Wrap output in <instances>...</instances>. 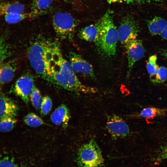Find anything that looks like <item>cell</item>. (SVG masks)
Instances as JSON below:
<instances>
[{
    "label": "cell",
    "mask_w": 167,
    "mask_h": 167,
    "mask_svg": "<svg viewBox=\"0 0 167 167\" xmlns=\"http://www.w3.org/2000/svg\"><path fill=\"white\" fill-rule=\"evenodd\" d=\"M48 72V81L65 89L87 94L97 92L96 88L86 86L80 81L70 62L63 57L59 43L54 48Z\"/></svg>",
    "instance_id": "1"
},
{
    "label": "cell",
    "mask_w": 167,
    "mask_h": 167,
    "mask_svg": "<svg viewBox=\"0 0 167 167\" xmlns=\"http://www.w3.org/2000/svg\"><path fill=\"white\" fill-rule=\"evenodd\" d=\"M56 41L40 38L30 45L27 50V55L30 65L40 77L48 81V68Z\"/></svg>",
    "instance_id": "2"
},
{
    "label": "cell",
    "mask_w": 167,
    "mask_h": 167,
    "mask_svg": "<svg viewBox=\"0 0 167 167\" xmlns=\"http://www.w3.org/2000/svg\"><path fill=\"white\" fill-rule=\"evenodd\" d=\"M98 21L99 34L95 44L105 56H113L116 54L119 39L117 28L113 22L111 13L107 12Z\"/></svg>",
    "instance_id": "3"
},
{
    "label": "cell",
    "mask_w": 167,
    "mask_h": 167,
    "mask_svg": "<svg viewBox=\"0 0 167 167\" xmlns=\"http://www.w3.org/2000/svg\"><path fill=\"white\" fill-rule=\"evenodd\" d=\"M77 162L79 167L103 166L104 159L101 151L94 138L79 148L77 153Z\"/></svg>",
    "instance_id": "4"
},
{
    "label": "cell",
    "mask_w": 167,
    "mask_h": 167,
    "mask_svg": "<svg viewBox=\"0 0 167 167\" xmlns=\"http://www.w3.org/2000/svg\"><path fill=\"white\" fill-rule=\"evenodd\" d=\"M53 24L54 31L59 38L71 40L77 26V22L70 14L59 12L53 17Z\"/></svg>",
    "instance_id": "5"
},
{
    "label": "cell",
    "mask_w": 167,
    "mask_h": 167,
    "mask_svg": "<svg viewBox=\"0 0 167 167\" xmlns=\"http://www.w3.org/2000/svg\"><path fill=\"white\" fill-rule=\"evenodd\" d=\"M117 30L119 41L124 45L129 40L136 39L140 31L138 23L129 15L123 18Z\"/></svg>",
    "instance_id": "6"
},
{
    "label": "cell",
    "mask_w": 167,
    "mask_h": 167,
    "mask_svg": "<svg viewBox=\"0 0 167 167\" xmlns=\"http://www.w3.org/2000/svg\"><path fill=\"white\" fill-rule=\"evenodd\" d=\"M106 128L113 140L124 138L130 132L129 127L125 121L116 114L107 116Z\"/></svg>",
    "instance_id": "7"
},
{
    "label": "cell",
    "mask_w": 167,
    "mask_h": 167,
    "mask_svg": "<svg viewBox=\"0 0 167 167\" xmlns=\"http://www.w3.org/2000/svg\"><path fill=\"white\" fill-rule=\"evenodd\" d=\"M128 60V77L135 62L142 58L145 54V49L142 40L136 38L128 41L125 44Z\"/></svg>",
    "instance_id": "8"
},
{
    "label": "cell",
    "mask_w": 167,
    "mask_h": 167,
    "mask_svg": "<svg viewBox=\"0 0 167 167\" xmlns=\"http://www.w3.org/2000/svg\"><path fill=\"white\" fill-rule=\"evenodd\" d=\"M34 81L32 75L24 74L17 80L13 88L15 94L20 97L27 105L28 104L30 95L35 86Z\"/></svg>",
    "instance_id": "9"
},
{
    "label": "cell",
    "mask_w": 167,
    "mask_h": 167,
    "mask_svg": "<svg viewBox=\"0 0 167 167\" xmlns=\"http://www.w3.org/2000/svg\"><path fill=\"white\" fill-rule=\"evenodd\" d=\"M70 62L74 71L81 73L92 78L95 77L92 65L79 54L73 52L69 53Z\"/></svg>",
    "instance_id": "10"
},
{
    "label": "cell",
    "mask_w": 167,
    "mask_h": 167,
    "mask_svg": "<svg viewBox=\"0 0 167 167\" xmlns=\"http://www.w3.org/2000/svg\"><path fill=\"white\" fill-rule=\"evenodd\" d=\"M19 108L11 99L1 92L0 97V118L5 117L15 118L17 116Z\"/></svg>",
    "instance_id": "11"
},
{
    "label": "cell",
    "mask_w": 167,
    "mask_h": 167,
    "mask_svg": "<svg viewBox=\"0 0 167 167\" xmlns=\"http://www.w3.org/2000/svg\"><path fill=\"white\" fill-rule=\"evenodd\" d=\"M71 117L69 109L64 104L59 106L52 113L50 116L51 122L57 126H61L66 128Z\"/></svg>",
    "instance_id": "12"
},
{
    "label": "cell",
    "mask_w": 167,
    "mask_h": 167,
    "mask_svg": "<svg viewBox=\"0 0 167 167\" xmlns=\"http://www.w3.org/2000/svg\"><path fill=\"white\" fill-rule=\"evenodd\" d=\"M17 68V62L15 60L1 63L0 82L1 85L8 83L12 79Z\"/></svg>",
    "instance_id": "13"
},
{
    "label": "cell",
    "mask_w": 167,
    "mask_h": 167,
    "mask_svg": "<svg viewBox=\"0 0 167 167\" xmlns=\"http://www.w3.org/2000/svg\"><path fill=\"white\" fill-rule=\"evenodd\" d=\"M99 34L98 21L94 24L88 26L80 30L78 36L81 39L86 41L94 42L96 44L97 41Z\"/></svg>",
    "instance_id": "14"
},
{
    "label": "cell",
    "mask_w": 167,
    "mask_h": 167,
    "mask_svg": "<svg viewBox=\"0 0 167 167\" xmlns=\"http://www.w3.org/2000/svg\"><path fill=\"white\" fill-rule=\"evenodd\" d=\"M25 7L21 3L18 2H3L1 4V15L14 13L24 12Z\"/></svg>",
    "instance_id": "15"
},
{
    "label": "cell",
    "mask_w": 167,
    "mask_h": 167,
    "mask_svg": "<svg viewBox=\"0 0 167 167\" xmlns=\"http://www.w3.org/2000/svg\"><path fill=\"white\" fill-rule=\"evenodd\" d=\"M167 21L164 19L156 16L148 21V27L150 34L152 35L160 34L166 26Z\"/></svg>",
    "instance_id": "16"
},
{
    "label": "cell",
    "mask_w": 167,
    "mask_h": 167,
    "mask_svg": "<svg viewBox=\"0 0 167 167\" xmlns=\"http://www.w3.org/2000/svg\"><path fill=\"white\" fill-rule=\"evenodd\" d=\"M41 13L32 11L30 13H18L6 14L3 15L6 22L9 24H14L26 19L32 18Z\"/></svg>",
    "instance_id": "17"
},
{
    "label": "cell",
    "mask_w": 167,
    "mask_h": 167,
    "mask_svg": "<svg viewBox=\"0 0 167 167\" xmlns=\"http://www.w3.org/2000/svg\"><path fill=\"white\" fill-rule=\"evenodd\" d=\"M167 112V109L149 107L143 109L137 114V116L143 118H152L164 115Z\"/></svg>",
    "instance_id": "18"
},
{
    "label": "cell",
    "mask_w": 167,
    "mask_h": 167,
    "mask_svg": "<svg viewBox=\"0 0 167 167\" xmlns=\"http://www.w3.org/2000/svg\"><path fill=\"white\" fill-rule=\"evenodd\" d=\"M24 121L27 125L32 127H37L46 124L40 117L33 113L27 114L24 117Z\"/></svg>",
    "instance_id": "19"
},
{
    "label": "cell",
    "mask_w": 167,
    "mask_h": 167,
    "mask_svg": "<svg viewBox=\"0 0 167 167\" xmlns=\"http://www.w3.org/2000/svg\"><path fill=\"white\" fill-rule=\"evenodd\" d=\"M17 122L15 118L5 117L0 118V130L1 132H5L11 131Z\"/></svg>",
    "instance_id": "20"
},
{
    "label": "cell",
    "mask_w": 167,
    "mask_h": 167,
    "mask_svg": "<svg viewBox=\"0 0 167 167\" xmlns=\"http://www.w3.org/2000/svg\"><path fill=\"white\" fill-rule=\"evenodd\" d=\"M30 98L33 107L37 110L40 109L43 98L40 90L35 86L32 91Z\"/></svg>",
    "instance_id": "21"
},
{
    "label": "cell",
    "mask_w": 167,
    "mask_h": 167,
    "mask_svg": "<svg viewBox=\"0 0 167 167\" xmlns=\"http://www.w3.org/2000/svg\"><path fill=\"white\" fill-rule=\"evenodd\" d=\"M54 0H34L32 9L33 11L42 13L51 5Z\"/></svg>",
    "instance_id": "22"
},
{
    "label": "cell",
    "mask_w": 167,
    "mask_h": 167,
    "mask_svg": "<svg viewBox=\"0 0 167 167\" xmlns=\"http://www.w3.org/2000/svg\"><path fill=\"white\" fill-rule=\"evenodd\" d=\"M157 57L156 55L150 56L147 63L146 68L150 77L154 76L156 74L159 67L156 63Z\"/></svg>",
    "instance_id": "23"
},
{
    "label": "cell",
    "mask_w": 167,
    "mask_h": 167,
    "mask_svg": "<svg viewBox=\"0 0 167 167\" xmlns=\"http://www.w3.org/2000/svg\"><path fill=\"white\" fill-rule=\"evenodd\" d=\"M150 79L153 83H161L165 81L167 79V68L164 66L160 67L156 75L150 78Z\"/></svg>",
    "instance_id": "24"
},
{
    "label": "cell",
    "mask_w": 167,
    "mask_h": 167,
    "mask_svg": "<svg viewBox=\"0 0 167 167\" xmlns=\"http://www.w3.org/2000/svg\"><path fill=\"white\" fill-rule=\"evenodd\" d=\"M0 63L13 54L11 49L10 45L6 43L2 38L0 40Z\"/></svg>",
    "instance_id": "25"
},
{
    "label": "cell",
    "mask_w": 167,
    "mask_h": 167,
    "mask_svg": "<svg viewBox=\"0 0 167 167\" xmlns=\"http://www.w3.org/2000/svg\"><path fill=\"white\" fill-rule=\"evenodd\" d=\"M52 107V102L50 97L45 96L43 97L40 109L41 113L43 116L48 114L51 111Z\"/></svg>",
    "instance_id": "26"
},
{
    "label": "cell",
    "mask_w": 167,
    "mask_h": 167,
    "mask_svg": "<svg viewBox=\"0 0 167 167\" xmlns=\"http://www.w3.org/2000/svg\"><path fill=\"white\" fill-rule=\"evenodd\" d=\"M0 167H16L15 164L8 160L3 159L1 161Z\"/></svg>",
    "instance_id": "27"
},
{
    "label": "cell",
    "mask_w": 167,
    "mask_h": 167,
    "mask_svg": "<svg viewBox=\"0 0 167 167\" xmlns=\"http://www.w3.org/2000/svg\"><path fill=\"white\" fill-rule=\"evenodd\" d=\"M128 3H143L160 1L161 0H125Z\"/></svg>",
    "instance_id": "28"
},
{
    "label": "cell",
    "mask_w": 167,
    "mask_h": 167,
    "mask_svg": "<svg viewBox=\"0 0 167 167\" xmlns=\"http://www.w3.org/2000/svg\"><path fill=\"white\" fill-rule=\"evenodd\" d=\"M160 34L163 39L167 40V25Z\"/></svg>",
    "instance_id": "29"
},
{
    "label": "cell",
    "mask_w": 167,
    "mask_h": 167,
    "mask_svg": "<svg viewBox=\"0 0 167 167\" xmlns=\"http://www.w3.org/2000/svg\"><path fill=\"white\" fill-rule=\"evenodd\" d=\"M161 55L167 59V51H163Z\"/></svg>",
    "instance_id": "30"
},
{
    "label": "cell",
    "mask_w": 167,
    "mask_h": 167,
    "mask_svg": "<svg viewBox=\"0 0 167 167\" xmlns=\"http://www.w3.org/2000/svg\"><path fill=\"white\" fill-rule=\"evenodd\" d=\"M65 1H78L79 0H64Z\"/></svg>",
    "instance_id": "31"
}]
</instances>
